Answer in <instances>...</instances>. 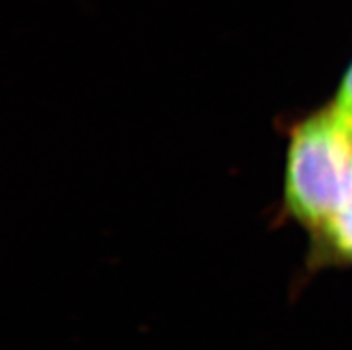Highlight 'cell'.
Segmentation results:
<instances>
[{"instance_id":"obj_3","label":"cell","mask_w":352,"mask_h":350,"mask_svg":"<svg viewBox=\"0 0 352 350\" xmlns=\"http://www.w3.org/2000/svg\"><path fill=\"white\" fill-rule=\"evenodd\" d=\"M335 107L340 115L347 118L352 124V65L347 72H345L344 79L340 83L338 95H336L335 104H331Z\"/></svg>"},{"instance_id":"obj_1","label":"cell","mask_w":352,"mask_h":350,"mask_svg":"<svg viewBox=\"0 0 352 350\" xmlns=\"http://www.w3.org/2000/svg\"><path fill=\"white\" fill-rule=\"evenodd\" d=\"M352 179V124L329 106L292 133L285 200L300 223L320 232L347 199Z\"/></svg>"},{"instance_id":"obj_2","label":"cell","mask_w":352,"mask_h":350,"mask_svg":"<svg viewBox=\"0 0 352 350\" xmlns=\"http://www.w3.org/2000/svg\"><path fill=\"white\" fill-rule=\"evenodd\" d=\"M322 248L335 259L352 261V179L347 199L320 232Z\"/></svg>"}]
</instances>
